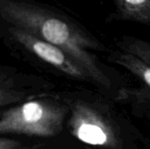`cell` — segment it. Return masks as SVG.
Listing matches in <instances>:
<instances>
[{
	"label": "cell",
	"mask_w": 150,
	"mask_h": 149,
	"mask_svg": "<svg viewBox=\"0 0 150 149\" xmlns=\"http://www.w3.org/2000/svg\"><path fill=\"white\" fill-rule=\"evenodd\" d=\"M0 19L61 48L97 83L110 88L93 51L106 47L83 25L63 11L37 0H0Z\"/></svg>",
	"instance_id": "obj_1"
},
{
	"label": "cell",
	"mask_w": 150,
	"mask_h": 149,
	"mask_svg": "<svg viewBox=\"0 0 150 149\" xmlns=\"http://www.w3.org/2000/svg\"><path fill=\"white\" fill-rule=\"evenodd\" d=\"M68 109L48 100H32L6 110L1 115L0 133L53 137L63 126Z\"/></svg>",
	"instance_id": "obj_2"
},
{
	"label": "cell",
	"mask_w": 150,
	"mask_h": 149,
	"mask_svg": "<svg viewBox=\"0 0 150 149\" xmlns=\"http://www.w3.org/2000/svg\"><path fill=\"white\" fill-rule=\"evenodd\" d=\"M1 34L9 46L43 61L65 75L79 80L91 79L83 68L64 51L32 33L1 21Z\"/></svg>",
	"instance_id": "obj_3"
},
{
	"label": "cell",
	"mask_w": 150,
	"mask_h": 149,
	"mask_svg": "<svg viewBox=\"0 0 150 149\" xmlns=\"http://www.w3.org/2000/svg\"><path fill=\"white\" fill-rule=\"evenodd\" d=\"M70 110L69 129L76 140L104 148H120V141L114 126L96 108L85 102L75 101Z\"/></svg>",
	"instance_id": "obj_4"
},
{
	"label": "cell",
	"mask_w": 150,
	"mask_h": 149,
	"mask_svg": "<svg viewBox=\"0 0 150 149\" xmlns=\"http://www.w3.org/2000/svg\"><path fill=\"white\" fill-rule=\"evenodd\" d=\"M112 2L115 10L106 17V24L124 21L150 27V0H112Z\"/></svg>",
	"instance_id": "obj_5"
},
{
	"label": "cell",
	"mask_w": 150,
	"mask_h": 149,
	"mask_svg": "<svg viewBox=\"0 0 150 149\" xmlns=\"http://www.w3.org/2000/svg\"><path fill=\"white\" fill-rule=\"evenodd\" d=\"M108 60L111 62L118 64L127 69L150 88L149 64L138 58L137 56L127 52H123L121 50H115L111 52L108 56Z\"/></svg>",
	"instance_id": "obj_6"
},
{
	"label": "cell",
	"mask_w": 150,
	"mask_h": 149,
	"mask_svg": "<svg viewBox=\"0 0 150 149\" xmlns=\"http://www.w3.org/2000/svg\"><path fill=\"white\" fill-rule=\"evenodd\" d=\"M117 46L119 50L134 54L150 65V41L124 35L117 40Z\"/></svg>",
	"instance_id": "obj_7"
},
{
	"label": "cell",
	"mask_w": 150,
	"mask_h": 149,
	"mask_svg": "<svg viewBox=\"0 0 150 149\" xmlns=\"http://www.w3.org/2000/svg\"><path fill=\"white\" fill-rule=\"evenodd\" d=\"M11 82L10 77L4 76V74L1 72V83H0V105L4 106L11 103L16 102L22 98L20 93L14 90L13 85H11Z\"/></svg>",
	"instance_id": "obj_8"
},
{
	"label": "cell",
	"mask_w": 150,
	"mask_h": 149,
	"mask_svg": "<svg viewBox=\"0 0 150 149\" xmlns=\"http://www.w3.org/2000/svg\"><path fill=\"white\" fill-rule=\"evenodd\" d=\"M41 145L25 146L15 140L8 139V138L0 139V149H37Z\"/></svg>",
	"instance_id": "obj_9"
}]
</instances>
